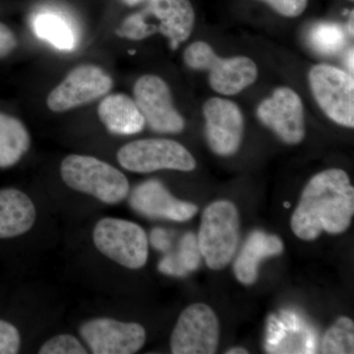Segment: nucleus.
<instances>
[{
  "label": "nucleus",
  "instance_id": "cd10ccee",
  "mask_svg": "<svg viewBox=\"0 0 354 354\" xmlns=\"http://www.w3.org/2000/svg\"><path fill=\"white\" fill-rule=\"evenodd\" d=\"M353 53H354L353 48H351V50H349V51L348 53V55H346V65H348V68L349 70V72H351V74H353V69H354Z\"/></svg>",
  "mask_w": 354,
  "mask_h": 354
},
{
  "label": "nucleus",
  "instance_id": "412c9836",
  "mask_svg": "<svg viewBox=\"0 0 354 354\" xmlns=\"http://www.w3.org/2000/svg\"><path fill=\"white\" fill-rule=\"evenodd\" d=\"M201 252L198 245L197 237L187 234L181 239L180 248L176 256L165 258L158 266L162 272L183 276L186 272L194 271L199 267Z\"/></svg>",
  "mask_w": 354,
  "mask_h": 354
},
{
  "label": "nucleus",
  "instance_id": "0eeeda50",
  "mask_svg": "<svg viewBox=\"0 0 354 354\" xmlns=\"http://www.w3.org/2000/svg\"><path fill=\"white\" fill-rule=\"evenodd\" d=\"M309 84L323 113L337 124L354 127L353 75L328 64H318L309 72Z\"/></svg>",
  "mask_w": 354,
  "mask_h": 354
},
{
  "label": "nucleus",
  "instance_id": "393cba45",
  "mask_svg": "<svg viewBox=\"0 0 354 354\" xmlns=\"http://www.w3.org/2000/svg\"><path fill=\"white\" fill-rule=\"evenodd\" d=\"M21 337L19 330L12 324L0 320V354L19 353Z\"/></svg>",
  "mask_w": 354,
  "mask_h": 354
},
{
  "label": "nucleus",
  "instance_id": "c756f323",
  "mask_svg": "<svg viewBox=\"0 0 354 354\" xmlns=\"http://www.w3.org/2000/svg\"><path fill=\"white\" fill-rule=\"evenodd\" d=\"M123 3L127 4V6H137V4L141 3L144 0H121Z\"/></svg>",
  "mask_w": 354,
  "mask_h": 354
},
{
  "label": "nucleus",
  "instance_id": "2f4dec72",
  "mask_svg": "<svg viewBox=\"0 0 354 354\" xmlns=\"http://www.w3.org/2000/svg\"><path fill=\"white\" fill-rule=\"evenodd\" d=\"M285 207H286V208H290V203H288V202L285 203Z\"/></svg>",
  "mask_w": 354,
  "mask_h": 354
},
{
  "label": "nucleus",
  "instance_id": "7c9ffc66",
  "mask_svg": "<svg viewBox=\"0 0 354 354\" xmlns=\"http://www.w3.org/2000/svg\"><path fill=\"white\" fill-rule=\"evenodd\" d=\"M348 32L351 36H353V11L351 14V17H349L348 21Z\"/></svg>",
  "mask_w": 354,
  "mask_h": 354
},
{
  "label": "nucleus",
  "instance_id": "f03ea898",
  "mask_svg": "<svg viewBox=\"0 0 354 354\" xmlns=\"http://www.w3.org/2000/svg\"><path fill=\"white\" fill-rule=\"evenodd\" d=\"M60 174L71 189L85 193L109 205L122 202L129 183L118 169L90 156L70 155L62 160Z\"/></svg>",
  "mask_w": 354,
  "mask_h": 354
},
{
  "label": "nucleus",
  "instance_id": "6e6552de",
  "mask_svg": "<svg viewBox=\"0 0 354 354\" xmlns=\"http://www.w3.org/2000/svg\"><path fill=\"white\" fill-rule=\"evenodd\" d=\"M220 339V325L208 305L195 304L184 309L171 337L174 354H213Z\"/></svg>",
  "mask_w": 354,
  "mask_h": 354
},
{
  "label": "nucleus",
  "instance_id": "ddd939ff",
  "mask_svg": "<svg viewBox=\"0 0 354 354\" xmlns=\"http://www.w3.org/2000/svg\"><path fill=\"white\" fill-rule=\"evenodd\" d=\"M206 137L209 148L218 156L234 155L239 151L243 137L244 120L235 102L221 97H212L205 102Z\"/></svg>",
  "mask_w": 354,
  "mask_h": 354
},
{
  "label": "nucleus",
  "instance_id": "4468645a",
  "mask_svg": "<svg viewBox=\"0 0 354 354\" xmlns=\"http://www.w3.org/2000/svg\"><path fill=\"white\" fill-rule=\"evenodd\" d=\"M129 203L137 213L149 218L186 221L198 213L196 205L176 199L164 184L153 179L137 186L130 195Z\"/></svg>",
  "mask_w": 354,
  "mask_h": 354
},
{
  "label": "nucleus",
  "instance_id": "39448f33",
  "mask_svg": "<svg viewBox=\"0 0 354 354\" xmlns=\"http://www.w3.org/2000/svg\"><path fill=\"white\" fill-rule=\"evenodd\" d=\"M93 239L100 252L127 269H141L148 260L145 230L132 221L102 218L95 225Z\"/></svg>",
  "mask_w": 354,
  "mask_h": 354
},
{
  "label": "nucleus",
  "instance_id": "f257e3e1",
  "mask_svg": "<svg viewBox=\"0 0 354 354\" xmlns=\"http://www.w3.org/2000/svg\"><path fill=\"white\" fill-rule=\"evenodd\" d=\"M354 214V188L346 171L330 169L310 179L290 225L302 241L318 239L323 232L339 234L351 225Z\"/></svg>",
  "mask_w": 354,
  "mask_h": 354
},
{
  "label": "nucleus",
  "instance_id": "9d476101",
  "mask_svg": "<svg viewBox=\"0 0 354 354\" xmlns=\"http://www.w3.org/2000/svg\"><path fill=\"white\" fill-rule=\"evenodd\" d=\"M111 77L94 65H80L72 70L46 99L55 113H64L99 99L113 88Z\"/></svg>",
  "mask_w": 354,
  "mask_h": 354
},
{
  "label": "nucleus",
  "instance_id": "c85d7f7f",
  "mask_svg": "<svg viewBox=\"0 0 354 354\" xmlns=\"http://www.w3.org/2000/svg\"><path fill=\"white\" fill-rule=\"evenodd\" d=\"M227 353V354H247V353H248V351H246L245 348H234L230 349V351H228Z\"/></svg>",
  "mask_w": 354,
  "mask_h": 354
},
{
  "label": "nucleus",
  "instance_id": "a211bd4d",
  "mask_svg": "<svg viewBox=\"0 0 354 354\" xmlns=\"http://www.w3.org/2000/svg\"><path fill=\"white\" fill-rule=\"evenodd\" d=\"M97 114L102 124L113 134H137L146 124L136 102L124 94L104 97L97 109Z\"/></svg>",
  "mask_w": 354,
  "mask_h": 354
},
{
  "label": "nucleus",
  "instance_id": "1a4fd4ad",
  "mask_svg": "<svg viewBox=\"0 0 354 354\" xmlns=\"http://www.w3.org/2000/svg\"><path fill=\"white\" fill-rule=\"evenodd\" d=\"M133 92L137 106L153 131L165 134L183 131L185 122L174 108L171 90L162 78L142 76L135 83Z\"/></svg>",
  "mask_w": 354,
  "mask_h": 354
},
{
  "label": "nucleus",
  "instance_id": "423d86ee",
  "mask_svg": "<svg viewBox=\"0 0 354 354\" xmlns=\"http://www.w3.org/2000/svg\"><path fill=\"white\" fill-rule=\"evenodd\" d=\"M118 160L127 171L149 174L160 169L192 171L196 160L181 144L169 139H144L128 143L118 151Z\"/></svg>",
  "mask_w": 354,
  "mask_h": 354
},
{
  "label": "nucleus",
  "instance_id": "b1692460",
  "mask_svg": "<svg viewBox=\"0 0 354 354\" xmlns=\"http://www.w3.org/2000/svg\"><path fill=\"white\" fill-rule=\"evenodd\" d=\"M39 354H87L85 346L74 335H58L44 342Z\"/></svg>",
  "mask_w": 354,
  "mask_h": 354
},
{
  "label": "nucleus",
  "instance_id": "bb28decb",
  "mask_svg": "<svg viewBox=\"0 0 354 354\" xmlns=\"http://www.w3.org/2000/svg\"><path fill=\"white\" fill-rule=\"evenodd\" d=\"M17 46V39L6 25L0 23V58L10 55Z\"/></svg>",
  "mask_w": 354,
  "mask_h": 354
},
{
  "label": "nucleus",
  "instance_id": "aec40b11",
  "mask_svg": "<svg viewBox=\"0 0 354 354\" xmlns=\"http://www.w3.org/2000/svg\"><path fill=\"white\" fill-rule=\"evenodd\" d=\"M34 31L60 50H71L75 46V35L68 23L55 14H39L34 20Z\"/></svg>",
  "mask_w": 354,
  "mask_h": 354
},
{
  "label": "nucleus",
  "instance_id": "f8f14e48",
  "mask_svg": "<svg viewBox=\"0 0 354 354\" xmlns=\"http://www.w3.org/2000/svg\"><path fill=\"white\" fill-rule=\"evenodd\" d=\"M257 116L286 144L297 145L305 136L304 109L295 91L281 87L261 102Z\"/></svg>",
  "mask_w": 354,
  "mask_h": 354
},
{
  "label": "nucleus",
  "instance_id": "4be33fe9",
  "mask_svg": "<svg viewBox=\"0 0 354 354\" xmlns=\"http://www.w3.org/2000/svg\"><path fill=\"white\" fill-rule=\"evenodd\" d=\"M308 41L312 50L320 55H337L346 46V32L335 23H317L309 30Z\"/></svg>",
  "mask_w": 354,
  "mask_h": 354
},
{
  "label": "nucleus",
  "instance_id": "7ed1b4c3",
  "mask_svg": "<svg viewBox=\"0 0 354 354\" xmlns=\"http://www.w3.org/2000/svg\"><path fill=\"white\" fill-rule=\"evenodd\" d=\"M200 252L212 270L227 267L239 244V215L234 203H212L203 213L197 237Z\"/></svg>",
  "mask_w": 354,
  "mask_h": 354
},
{
  "label": "nucleus",
  "instance_id": "2eb2a0df",
  "mask_svg": "<svg viewBox=\"0 0 354 354\" xmlns=\"http://www.w3.org/2000/svg\"><path fill=\"white\" fill-rule=\"evenodd\" d=\"M144 12L158 22L153 32L164 35L174 50L189 38L195 23L189 0H149Z\"/></svg>",
  "mask_w": 354,
  "mask_h": 354
},
{
  "label": "nucleus",
  "instance_id": "a878e982",
  "mask_svg": "<svg viewBox=\"0 0 354 354\" xmlns=\"http://www.w3.org/2000/svg\"><path fill=\"white\" fill-rule=\"evenodd\" d=\"M285 17H297L306 9L308 0H261Z\"/></svg>",
  "mask_w": 354,
  "mask_h": 354
},
{
  "label": "nucleus",
  "instance_id": "f3484780",
  "mask_svg": "<svg viewBox=\"0 0 354 354\" xmlns=\"http://www.w3.org/2000/svg\"><path fill=\"white\" fill-rule=\"evenodd\" d=\"M35 221L36 208L27 194L14 188L0 189V239L26 234Z\"/></svg>",
  "mask_w": 354,
  "mask_h": 354
},
{
  "label": "nucleus",
  "instance_id": "dca6fc26",
  "mask_svg": "<svg viewBox=\"0 0 354 354\" xmlns=\"http://www.w3.org/2000/svg\"><path fill=\"white\" fill-rule=\"evenodd\" d=\"M283 251V243L279 236L256 230L249 235L239 257L235 260V277L245 286H251L258 278V268L261 261L272 256L279 255Z\"/></svg>",
  "mask_w": 354,
  "mask_h": 354
},
{
  "label": "nucleus",
  "instance_id": "6ab92c4d",
  "mask_svg": "<svg viewBox=\"0 0 354 354\" xmlns=\"http://www.w3.org/2000/svg\"><path fill=\"white\" fill-rule=\"evenodd\" d=\"M31 146V137L17 118L0 113V169L17 164Z\"/></svg>",
  "mask_w": 354,
  "mask_h": 354
},
{
  "label": "nucleus",
  "instance_id": "5701e85b",
  "mask_svg": "<svg viewBox=\"0 0 354 354\" xmlns=\"http://www.w3.org/2000/svg\"><path fill=\"white\" fill-rule=\"evenodd\" d=\"M353 321L341 317L324 335L321 353L325 354H348L354 353Z\"/></svg>",
  "mask_w": 354,
  "mask_h": 354
},
{
  "label": "nucleus",
  "instance_id": "9b49d317",
  "mask_svg": "<svg viewBox=\"0 0 354 354\" xmlns=\"http://www.w3.org/2000/svg\"><path fill=\"white\" fill-rule=\"evenodd\" d=\"M79 333L94 354L136 353L146 342L143 326L111 318L87 321L81 325Z\"/></svg>",
  "mask_w": 354,
  "mask_h": 354
},
{
  "label": "nucleus",
  "instance_id": "20e7f679",
  "mask_svg": "<svg viewBox=\"0 0 354 354\" xmlns=\"http://www.w3.org/2000/svg\"><path fill=\"white\" fill-rule=\"evenodd\" d=\"M184 62L191 68L209 71V85L221 95L239 94L257 80V65L251 58H221L205 41L191 44L184 53Z\"/></svg>",
  "mask_w": 354,
  "mask_h": 354
}]
</instances>
